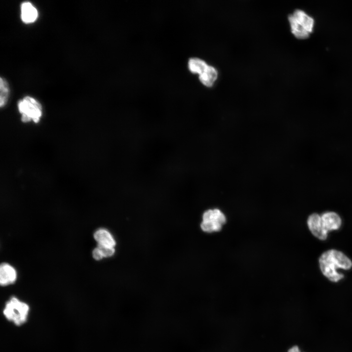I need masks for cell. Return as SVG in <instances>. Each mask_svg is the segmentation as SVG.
<instances>
[{
	"label": "cell",
	"instance_id": "obj_1",
	"mask_svg": "<svg viewBox=\"0 0 352 352\" xmlns=\"http://www.w3.org/2000/svg\"><path fill=\"white\" fill-rule=\"evenodd\" d=\"M319 262L323 274L334 282L344 277L343 274L337 272V269H349L352 266L351 261L342 252L335 250L324 252L319 258Z\"/></svg>",
	"mask_w": 352,
	"mask_h": 352
},
{
	"label": "cell",
	"instance_id": "obj_2",
	"mask_svg": "<svg viewBox=\"0 0 352 352\" xmlns=\"http://www.w3.org/2000/svg\"><path fill=\"white\" fill-rule=\"evenodd\" d=\"M341 223L340 218L334 212H327L321 216L313 214L308 220L309 230L314 236L321 240L326 239L328 231L338 229Z\"/></svg>",
	"mask_w": 352,
	"mask_h": 352
},
{
	"label": "cell",
	"instance_id": "obj_3",
	"mask_svg": "<svg viewBox=\"0 0 352 352\" xmlns=\"http://www.w3.org/2000/svg\"><path fill=\"white\" fill-rule=\"evenodd\" d=\"M288 21L291 32L297 38H307L313 31L314 21L303 10H295L288 16Z\"/></svg>",
	"mask_w": 352,
	"mask_h": 352
},
{
	"label": "cell",
	"instance_id": "obj_4",
	"mask_svg": "<svg viewBox=\"0 0 352 352\" xmlns=\"http://www.w3.org/2000/svg\"><path fill=\"white\" fill-rule=\"evenodd\" d=\"M28 310V305L13 297L6 303L3 314L8 320L21 325L26 321Z\"/></svg>",
	"mask_w": 352,
	"mask_h": 352
},
{
	"label": "cell",
	"instance_id": "obj_5",
	"mask_svg": "<svg viewBox=\"0 0 352 352\" xmlns=\"http://www.w3.org/2000/svg\"><path fill=\"white\" fill-rule=\"evenodd\" d=\"M18 109L22 114L21 120L27 122L32 120L38 123L42 114V108L40 103L30 96H26L19 101Z\"/></svg>",
	"mask_w": 352,
	"mask_h": 352
},
{
	"label": "cell",
	"instance_id": "obj_6",
	"mask_svg": "<svg viewBox=\"0 0 352 352\" xmlns=\"http://www.w3.org/2000/svg\"><path fill=\"white\" fill-rule=\"evenodd\" d=\"M203 221L200 224L201 229L211 233L220 230L226 222V217L219 209H209L203 214Z\"/></svg>",
	"mask_w": 352,
	"mask_h": 352
},
{
	"label": "cell",
	"instance_id": "obj_7",
	"mask_svg": "<svg viewBox=\"0 0 352 352\" xmlns=\"http://www.w3.org/2000/svg\"><path fill=\"white\" fill-rule=\"evenodd\" d=\"M17 273L15 268L7 263H2L0 266V283L2 286L14 283Z\"/></svg>",
	"mask_w": 352,
	"mask_h": 352
},
{
	"label": "cell",
	"instance_id": "obj_8",
	"mask_svg": "<svg viewBox=\"0 0 352 352\" xmlns=\"http://www.w3.org/2000/svg\"><path fill=\"white\" fill-rule=\"evenodd\" d=\"M38 17L36 8L29 2H24L21 5V18L25 23L34 22Z\"/></svg>",
	"mask_w": 352,
	"mask_h": 352
},
{
	"label": "cell",
	"instance_id": "obj_9",
	"mask_svg": "<svg viewBox=\"0 0 352 352\" xmlns=\"http://www.w3.org/2000/svg\"><path fill=\"white\" fill-rule=\"evenodd\" d=\"M93 236L98 244L114 247L116 244L113 236L106 229H99L95 232Z\"/></svg>",
	"mask_w": 352,
	"mask_h": 352
},
{
	"label": "cell",
	"instance_id": "obj_10",
	"mask_svg": "<svg viewBox=\"0 0 352 352\" xmlns=\"http://www.w3.org/2000/svg\"><path fill=\"white\" fill-rule=\"evenodd\" d=\"M217 70L214 67L208 66L206 69L199 75V78L203 85L207 87H211L217 79Z\"/></svg>",
	"mask_w": 352,
	"mask_h": 352
},
{
	"label": "cell",
	"instance_id": "obj_11",
	"mask_svg": "<svg viewBox=\"0 0 352 352\" xmlns=\"http://www.w3.org/2000/svg\"><path fill=\"white\" fill-rule=\"evenodd\" d=\"M188 66L192 72L200 75L206 69L208 65L200 59L192 58L189 61Z\"/></svg>",
	"mask_w": 352,
	"mask_h": 352
},
{
	"label": "cell",
	"instance_id": "obj_12",
	"mask_svg": "<svg viewBox=\"0 0 352 352\" xmlns=\"http://www.w3.org/2000/svg\"><path fill=\"white\" fill-rule=\"evenodd\" d=\"M0 106H4L8 97L9 88L7 82L4 79L0 78Z\"/></svg>",
	"mask_w": 352,
	"mask_h": 352
},
{
	"label": "cell",
	"instance_id": "obj_13",
	"mask_svg": "<svg viewBox=\"0 0 352 352\" xmlns=\"http://www.w3.org/2000/svg\"><path fill=\"white\" fill-rule=\"evenodd\" d=\"M97 247L100 250L103 257H110L114 254L115 252L114 247L98 244Z\"/></svg>",
	"mask_w": 352,
	"mask_h": 352
},
{
	"label": "cell",
	"instance_id": "obj_14",
	"mask_svg": "<svg viewBox=\"0 0 352 352\" xmlns=\"http://www.w3.org/2000/svg\"><path fill=\"white\" fill-rule=\"evenodd\" d=\"M92 257L96 260H100L102 259L103 257L98 247L95 248L92 251Z\"/></svg>",
	"mask_w": 352,
	"mask_h": 352
},
{
	"label": "cell",
	"instance_id": "obj_15",
	"mask_svg": "<svg viewBox=\"0 0 352 352\" xmlns=\"http://www.w3.org/2000/svg\"><path fill=\"white\" fill-rule=\"evenodd\" d=\"M288 352H302L301 349L297 346H294L289 349Z\"/></svg>",
	"mask_w": 352,
	"mask_h": 352
}]
</instances>
